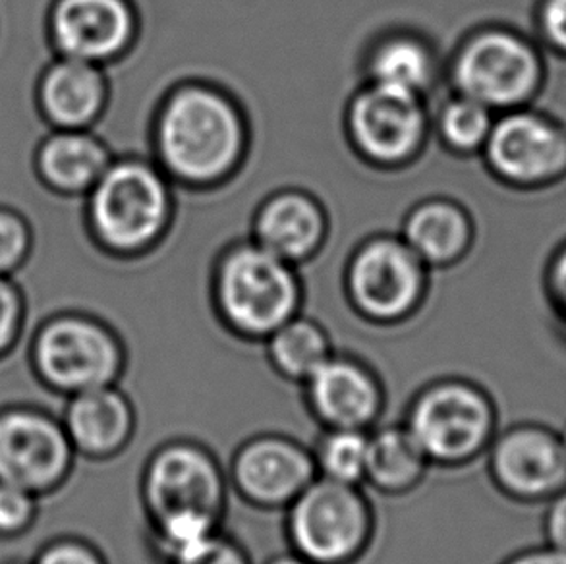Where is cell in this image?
Returning <instances> with one entry per match:
<instances>
[{
	"mask_svg": "<svg viewBox=\"0 0 566 564\" xmlns=\"http://www.w3.org/2000/svg\"><path fill=\"white\" fill-rule=\"evenodd\" d=\"M252 130L232 93L185 80L163 95L151 123V157L177 188L211 190L244 165Z\"/></svg>",
	"mask_w": 566,
	"mask_h": 564,
	"instance_id": "cell-1",
	"label": "cell"
},
{
	"mask_svg": "<svg viewBox=\"0 0 566 564\" xmlns=\"http://www.w3.org/2000/svg\"><path fill=\"white\" fill-rule=\"evenodd\" d=\"M177 215V186L154 157H115L85 196V222L101 250L142 258L161 244Z\"/></svg>",
	"mask_w": 566,
	"mask_h": 564,
	"instance_id": "cell-2",
	"label": "cell"
},
{
	"mask_svg": "<svg viewBox=\"0 0 566 564\" xmlns=\"http://www.w3.org/2000/svg\"><path fill=\"white\" fill-rule=\"evenodd\" d=\"M300 268L252 238L227 246L211 273V304L222 328L242 343L263 344L304 310Z\"/></svg>",
	"mask_w": 566,
	"mask_h": 564,
	"instance_id": "cell-3",
	"label": "cell"
},
{
	"mask_svg": "<svg viewBox=\"0 0 566 564\" xmlns=\"http://www.w3.org/2000/svg\"><path fill=\"white\" fill-rule=\"evenodd\" d=\"M431 468L464 470L482 462L501 429L495 397L464 375H443L421 385L402 414Z\"/></svg>",
	"mask_w": 566,
	"mask_h": 564,
	"instance_id": "cell-4",
	"label": "cell"
},
{
	"mask_svg": "<svg viewBox=\"0 0 566 564\" xmlns=\"http://www.w3.org/2000/svg\"><path fill=\"white\" fill-rule=\"evenodd\" d=\"M128 346L108 321L84 310H56L39 320L30 343L33 374L61 397L123 385Z\"/></svg>",
	"mask_w": 566,
	"mask_h": 564,
	"instance_id": "cell-5",
	"label": "cell"
},
{
	"mask_svg": "<svg viewBox=\"0 0 566 564\" xmlns=\"http://www.w3.org/2000/svg\"><path fill=\"white\" fill-rule=\"evenodd\" d=\"M289 551L312 564H358L377 534L368 489L315 478L283 512Z\"/></svg>",
	"mask_w": 566,
	"mask_h": 564,
	"instance_id": "cell-6",
	"label": "cell"
},
{
	"mask_svg": "<svg viewBox=\"0 0 566 564\" xmlns=\"http://www.w3.org/2000/svg\"><path fill=\"white\" fill-rule=\"evenodd\" d=\"M229 495L227 466L207 445L188 437L157 445L139 470L146 526L177 519L224 522Z\"/></svg>",
	"mask_w": 566,
	"mask_h": 564,
	"instance_id": "cell-7",
	"label": "cell"
},
{
	"mask_svg": "<svg viewBox=\"0 0 566 564\" xmlns=\"http://www.w3.org/2000/svg\"><path fill=\"white\" fill-rule=\"evenodd\" d=\"M431 273L400 234L377 232L361 240L346 261V302L374 327L405 325L426 304Z\"/></svg>",
	"mask_w": 566,
	"mask_h": 564,
	"instance_id": "cell-8",
	"label": "cell"
},
{
	"mask_svg": "<svg viewBox=\"0 0 566 564\" xmlns=\"http://www.w3.org/2000/svg\"><path fill=\"white\" fill-rule=\"evenodd\" d=\"M346 142L368 167L412 165L431 138L428 100L361 82L345 107Z\"/></svg>",
	"mask_w": 566,
	"mask_h": 564,
	"instance_id": "cell-9",
	"label": "cell"
},
{
	"mask_svg": "<svg viewBox=\"0 0 566 564\" xmlns=\"http://www.w3.org/2000/svg\"><path fill=\"white\" fill-rule=\"evenodd\" d=\"M451 92L495 111L518 107L536 92L539 61L530 43L501 28L468 33L444 64Z\"/></svg>",
	"mask_w": 566,
	"mask_h": 564,
	"instance_id": "cell-10",
	"label": "cell"
},
{
	"mask_svg": "<svg viewBox=\"0 0 566 564\" xmlns=\"http://www.w3.org/2000/svg\"><path fill=\"white\" fill-rule=\"evenodd\" d=\"M77 455L61 416L35 405L0 408V481L45 497L69 480Z\"/></svg>",
	"mask_w": 566,
	"mask_h": 564,
	"instance_id": "cell-11",
	"label": "cell"
},
{
	"mask_svg": "<svg viewBox=\"0 0 566 564\" xmlns=\"http://www.w3.org/2000/svg\"><path fill=\"white\" fill-rule=\"evenodd\" d=\"M499 495L521 506H544L566 489L559 429L537 420L501 427L482 460Z\"/></svg>",
	"mask_w": 566,
	"mask_h": 564,
	"instance_id": "cell-12",
	"label": "cell"
},
{
	"mask_svg": "<svg viewBox=\"0 0 566 564\" xmlns=\"http://www.w3.org/2000/svg\"><path fill=\"white\" fill-rule=\"evenodd\" d=\"M230 491L261 512H284L317 478L312 450L292 435L263 431L232 450Z\"/></svg>",
	"mask_w": 566,
	"mask_h": 564,
	"instance_id": "cell-13",
	"label": "cell"
},
{
	"mask_svg": "<svg viewBox=\"0 0 566 564\" xmlns=\"http://www.w3.org/2000/svg\"><path fill=\"white\" fill-rule=\"evenodd\" d=\"M132 0H53L46 33L56 56L107 66L130 53L139 38Z\"/></svg>",
	"mask_w": 566,
	"mask_h": 564,
	"instance_id": "cell-14",
	"label": "cell"
},
{
	"mask_svg": "<svg viewBox=\"0 0 566 564\" xmlns=\"http://www.w3.org/2000/svg\"><path fill=\"white\" fill-rule=\"evenodd\" d=\"M304 406L322 429L371 431L387 410V389L369 362L348 352H333L304 385Z\"/></svg>",
	"mask_w": 566,
	"mask_h": 564,
	"instance_id": "cell-15",
	"label": "cell"
},
{
	"mask_svg": "<svg viewBox=\"0 0 566 564\" xmlns=\"http://www.w3.org/2000/svg\"><path fill=\"white\" fill-rule=\"evenodd\" d=\"M482 153L501 180L536 184L565 165L566 144L563 134L542 116L509 111L495 118Z\"/></svg>",
	"mask_w": 566,
	"mask_h": 564,
	"instance_id": "cell-16",
	"label": "cell"
},
{
	"mask_svg": "<svg viewBox=\"0 0 566 564\" xmlns=\"http://www.w3.org/2000/svg\"><path fill=\"white\" fill-rule=\"evenodd\" d=\"M61 420L77 457L92 462H115L138 434V410L123 385L66 397Z\"/></svg>",
	"mask_w": 566,
	"mask_h": 564,
	"instance_id": "cell-17",
	"label": "cell"
},
{
	"mask_svg": "<svg viewBox=\"0 0 566 564\" xmlns=\"http://www.w3.org/2000/svg\"><path fill=\"white\" fill-rule=\"evenodd\" d=\"M329 232V213L322 199L302 188H281L255 209L250 238L300 268L314 260Z\"/></svg>",
	"mask_w": 566,
	"mask_h": 564,
	"instance_id": "cell-18",
	"label": "cell"
},
{
	"mask_svg": "<svg viewBox=\"0 0 566 564\" xmlns=\"http://www.w3.org/2000/svg\"><path fill=\"white\" fill-rule=\"evenodd\" d=\"M111 85L105 66L56 56L39 76V113L53 130H92L107 111Z\"/></svg>",
	"mask_w": 566,
	"mask_h": 564,
	"instance_id": "cell-19",
	"label": "cell"
},
{
	"mask_svg": "<svg viewBox=\"0 0 566 564\" xmlns=\"http://www.w3.org/2000/svg\"><path fill=\"white\" fill-rule=\"evenodd\" d=\"M441 76H444V64L439 51L433 41L418 30L397 28L382 31L361 59L364 82L426 100Z\"/></svg>",
	"mask_w": 566,
	"mask_h": 564,
	"instance_id": "cell-20",
	"label": "cell"
},
{
	"mask_svg": "<svg viewBox=\"0 0 566 564\" xmlns=\"http://www.w3.org/2000/svg\"><path fill=\"white\" fill-rule=\"evenodd\" d=\"M115 155L92 130H53L35 152L39 180L64 198H85Z\"/></svg>",
	"mask_w": 566,
	"mask_h": 564,
	"instance_id": "cell-21",
	"label": "cell"
},
{
	"mask_svg": "<svg viewBox=\"0 0 566 564\" xmlns=\"http://www.w3.org/2000/svg\"><path fill=\"white\" fill-rule=\"evenodd\" d=\"M398 234L431 271H441L467 255L474 224L457 199L431 196L408 209Z\"/></svg>",
	"mask_w": 566,
	"mask_h": 564,
	"instance_id": "cell-22",
	"label": "cell"
},
{
	"mask_svg": "<svg viewBox=\"0 0 566 564\" xmlns=\"http://www.w3.org/2000/svg\"><path fill=\"white\" fill-rule=\"evenodd\" d=\"M431 464L402 421L377 424L369 431L364 488L382 497H406L428 480Z\"/></svg>",
	"mask_w": 566,
	"mask_h": 564,
	"instance_id": "cell-23",
	"label": "cell"
},
{
	"mask_svg": "<svg viewBox=\"0 0 566 564\" xmlns=\"http://www.w3.org/2000/svg\"><path fill=\"white\" fill-rule=\"evenodd\" d=\"M263 348L275 375L300 387L333 356L335 344L323 323L302 312L269 335Z\"/></svg>",
	"mask_w": 566,
	"mask_h": 564,
	"instance_id": "cell-24",
	"label": "cell"
},
{
	"mask_svg": "<svg viewBox=\"0 0 566 564\" xmlns=\"http://www.w3.org/2000/svg\"><path fill=\"white\" fill-rule=\"evenodd\" d=\"M495 123V113L478 101L451 92L431 111V138L452 155L482 153Z\"/></svg>",
	"mask_w": 566,
	"mask_h": 564,
	"instance_id": "cell-25",
	"label": "cell"
},
{
	"mask_svg": "<svg viewBox=\"0 0 566 564\" xmlns=\"http://www.w3.org/2000/svg\"><path fill=\"white\" fill-rule=\"evenodd\" d=\"M368 441L361 429H322L310 447L317 478L364 488Z\"/></svg>",
	"mask_w": 566,
	"mask_h": 564,
	"instance_id": "cell-26",
	"label": "cell"
},
{
	"mask_svg": "<svg viewBox=\"0 0 566 564\" xmlns=\"http://www.w3.org/2000/svg\"><path fill=\"white\" fill-rule=\"evenodd\" d=\"M33 230L22 213L0 206V276H14L30 258Z\"/></svg>",
	"mask_w": 566,
	"mask_h": 564,
	"instance_id": "cell-27",
	"label": "cell"
},
{
	"mask_svg": "<svg viewBox=\"0 0 566 564\" xmlns=\"http://www.w3.org/2000/svg\"><path fill=\"white\" fill-rule=\"evenodd\" d=\"M30 307L12 276H0V358L14 351L30 325Z\"/></svg>",
	"mask_w": 566,
	"mask_h": 564,
	"instance_id": "cell-28",
	"label": "cell"
},
{
	"mask_svg": "<svg viewBox=\"0 0 566 564\" xmlns=\"http://www.w3.org/2000/svg\"><path fill=\"white\" fill-rule=\"evenodd\" d=\"M31 564H111L92 535H59L35 553Z\"/></svg>",
	"mask_w": 566,
	"mask_h": 564,
	"instance_id": "cell-29",
	"label": "cell"
},
{
	"mask_svg": "<svg viewBox=\"0 0 566 564\" xmlns=\"http://www.w3.org/2000/svg\"><path fill=\"white\" fill-rule=\"evenodd\" d=\"M41 497L0 481V537L28 532L38 519Z\"/></svg>",
	"mask_w": 566,
	"mask_h": 564,
	"instance_id": "cell-30",
	"label": "cell"
},
{
	"mask_svg": "<svg viewBox=\"0 0 566 564\" xmlns=\"http://www.w3.org/2000/svg\"><path fill=\"white\" fill-rule=\"evenodd\" d=\"M170 564H253L250 553L224 530Z\"/></svg>",
	"mask_w": 566,
	"mask_h": 564,
	"instance_id": "cell-31",
	"label": "cell"
},
{
	"mask_svg": "<svg viewBox=\"0 0 566 564\" xmlns=\"http://www.w3.org/2000/svg\"><path fill=\"white\" fill-rule=\"evenodd\" d=\"M539 526H542L544 543L566 551V489L544 504Z\"/></svg>",
	"mask_w": 566,
	"mask_h": 564,
	"instance_id": "cell-32",
	"label": "cell"
},
{
	"mask_svg": "<svg viewBox=\"0 0 566 564\" xmlns=\"http://www.w3.org/2000/svg\"><path fill=\"white\" fill-rule=\"evenodd\" d=\"M501 564H566V551L542 543L516 551Z\"/></svg>",
	"mask_w": 566,
	"mask_h": 564,
	"instance_id": "cell-33",
	"label": "cell"
},
{
	"mask_svg": "<svg viewBox=\"0 0 566 564\" xmlns=\"http://www.w3.org/2000/svg\"><path fill=\"white\" fill-rule=\"evenodd\" d=\"M544 30L555 45L566 49V0H549L544 8Z\"/></svg>",
	"mask_w": 566,
	"mask_h": 564,
	"instance_id": "cell-34",
	"label": "cell"
},
{
	"mask_svg": "<svg viewBox=\"0 0 566 564\" xmlns=\"http://www.w3.org/2000/svg\"><path fill=\"white\" fill-rule=\"evenodd\" d=\"M553 300L559 313L560 325L566 331V250L555 263L552 279Z\"/></svg>",
	"mask_w": 566,
	"mask_h": 564,
	"instance_id": "cell-35",
	"label": "cell"
},
{
	"mask_svg": "<svg viewBox=\"0 0 566 564\" xmlns=\"http://www.w3.org/2000/svg\"><path fill=\"white\" fill-rule=\"evenodd\" d=\"M261 564H312L304 561V558L298 557L296 553H292V551H286V553H279V555H273V557H269L268 561H263Z\"/></svg>",
	"mask_w": 566,
	"mask_h": 564,
	"instance_id": "cell-36",
	"label": "cell"
},
{
	"mask_svg": "<svg viewBox=\"0 0 566 564\" xmlns=\"http://www.w3.org/2000/svg\"><path fill=\"white\" fill-rule=\"evenodd\" d=\"M31 561H33V557H15L10 558V561H7L4 564H31Z\"/></svg>",
	"mask_w": 566,
	"mask_h": 564,
	"instance_id": "cell-37",
	"label": "cell"
},
{
	"mask_svg": "<svg viewBox=\"0 0 566 564\" xmlns=\"http://www.w3.org/2000/svg\"><path fill=\"white\" fill-rule=\"evenodd\" d=\"M559 435H560V441H563V447H565V452H566V421H565V424H563V427H560Z\"/></svg>",
	"mask_w": 566,
	"mask_h": 564,
	"instance_id": "cell-38",
	"label": "cell"
}]
</instances>
